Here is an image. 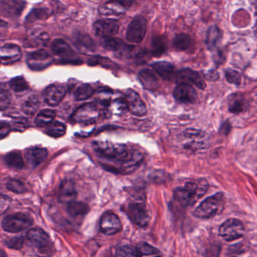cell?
<instances>
[{"label":"cell","mask_w":257,"mask_h":257,"mask_svg":"<svg viewBox=\"0 0 257 257\" xmlns=\"http://www.w3.org/2000/svg\"><path fill=\"white\" fill-rule=\"evenodd\" d=\"M219 233L224 240L232 241L243 237L244 234V227L238 219H228L220 225Z\"/></svg>","instance_id":"ba28073f"},{"label":"cell","mask_w":257,"mask_h":257,"mask_svg":"<svg viewBox=\"0 0 257 257\" xmlns=\"http://www.w3.org/2000/svg\"><path fill=\"white\" fill-rule=\"evenodd\" d=\"M222 37V34L220 29L216 26L210 27L207 30V35H206L205 43L207 48L210 50L214 49L220 41Z\"/></svg>","instance_id":"cb8c5ba5"},{"label":"cell","mask_w":257,"mask_h":257,"mask_svg":"<svg viewBox=\"0 0 257 257\" xmlns=\"http://www.w3.org/2000/svg\"><path fill=\"white\" fill-rule=\"evenodd\" d=\"M124 100L127 104V109L133 115L139 117L147 115V106L138 92L132 89L127 90Z\"/></svg>","instance_id":"30bf717a"},{"label":"cell","mask_w":257,"mask_h":257,"mask_svg":"<svg viewBox=\"0 0 257 257\" xmlns=\"http://www.w3.org/2000/svg\"><path fill=\"white\" fill-rule=\"evenodd\" d=\"M25 241V237L22 236V237H16L10 239V240L6 241V244L11 249H20L23 246Z\"/></svg>","instance_id":"b9f144b4"},{"label":"cell","mask_w":257,"mask_h":257,"mask_svg":"<svg viewBox=\"0 0 257 257\" xmlns=\"http://www.w3.org/2000/svg\"><path fill=\"white\" fill-rule=\"evenodd\" d=\"M207 188L208 185L205 180L187 182L184 186L174 191V198L183 207H189L193 205L198 198L206 193Z\"/></svg>","instance_id":"7a4b0ae2"},{"label":"cell","mask_w":257,"mask_h":257,"mask_svg":"<svg viewBox=\"0 0 257 257\" xmlns=\"http://www.w3.org/2000/svg\"><path fill=\"white\" fill-rule=\"evenodd\" d=\"M204 78L209 81H216L219 79V74L215 70H210L207 73H204Z\"/></svg>","instance_id":"ee69618b"},{"label":"cell","mask_w":257,"mask_h":257,"mask_svg":"<svg viewBox=\"0 0 257 257\" xmlns=\"http://www.w3.org/2000/svg\"><path fill=\"white\" fill-rule=\"evenodd\" d=\"M49 16V12L45 9H36L33 10L28 17L27 22H33L34 21L42 20V19H47Z\"/></svg>","instance_id":"f35d334b"},{"label":"cell","mask_w":257,"mask_h":257,"mask_svg":"<svg viewBox=\"0 0 257 257\" xmlns=\"http://www.w3.org/2000/svg\"><path fill=\"white\" fill-rule=\"evenodd\" d=\"M77 197V191L76 186L72 180H65L61 183L60 186L58 200L60 202L68 204L75 201Z\"/></svg>","instance_id":"ac0fdd59"},{"label":"cell","mask_w":257,"mask_h":257,"mask_svg":"<svg viewBox=\"0 0 257 257\" xmlns=\"http://www.w3.org/2000/svg\"><path fill=\"white\" fill-rule=\"evenodd\" d=\"M175 79L180 83L191 84L195 85L201 90L205 89L207 86L203 76L198 72L194 71L189 68L183 69L177 72Z\"/></svg>","instance_id":"8fae6325"},{"label":"cell","mask_w":257,"mask_h":257,"mask_svg":"<svg viewBox=\"0 0 257 257\" xmlns=\"http://www.w3.org/2000/svg\"><path fill=\"white\" fill-rule=\"evenodd\" d=\"M11 126L5 121H0V139H4L11 132Z\"/></svg>","instance_id":"7bdbcfd3"},{"label":"cell","mask_w":257,"mask_h":257,"mask_svg":"<svg viewBox=\"0 0 257 257\" xmlns=\"http://www.w3.org/2000/svg\"><path fill=\"white\" fill-rule=\"evenodd\" d=\"M27 240L33 246L43 254H49L52 250V242L49 234L40 228H31L26 237Z\"/></svg>","instance_id":"8992f818"},{"label":"cell","mask_w":257,"mask_h":257,"mask_svg":"<svg viewBox=\"0 0 257 257\" xmlns=\"http://www.w3.org/2000/svg\"><path fill=\"white\" fill-rule=\"evenodd\" d=\"M152 67L156 73L164 80L171 81L175 79V67L168 61H159L152 64Z\"/></svg>","instance_id":"ffe728a7"},{"label":"cell","mask_w":257,"mask_h":257,"mask_svg":"<svg viewBox=\"0 0 257 257\" xmlns=\"http://www.w3.org/2000/svg\"><path fill=\"white\" fill-rule=\"evenodd\" d=\"M34 224L30 215L24 213H16L9 215L3 221V228L9 232L16 233L24 231Z\"/></svg>","instance_id":"5b68a950"},{"label":"cell","mask_w":257,"mask_h":257,"mask_svg":"<svg viewBox=\"0 0 257 257\" xmlns=\"http://www.w3.org/2000/svg\"><path fill=\"white\" fill-rule=\"evenodd\" d=\"M10 87L16 92H22L29 89V84L23 76L13 78L10 82Z\"/></svg>","instance_id":"e575fe53"},{"label":"cell","mask_w":257,"mask_h":257,"mask_svg":"<svg viewBox=\"0 0 257 257\" xmlns=\"http://www.w3.org/2000/svg\"><path fill=\"white\" fill-rule=\"evenodd\" d=\"M116 255L120 256H138L136 246L132 245H123L118 247Z\"/></svg>","instance_id":"ab89813d"},{"label":"cell","mask_w":257,"mask_h":257,"mask_svg":"<svg viewBox=\"0 0 257 257\" xmlns=\"http://www.w3.org/2000/svg\"><path fill=\"white\" fill-rule=\"evenodd\" d=\"M10 97V93L7 89L0 85V102L6 101Z\"/></svg>","instance_id":"f6af8a7d"},{"label":"cell","mask_w":257,"mask_h":257,"mask_svg":"<svg viewBox=\"0 0 257 257\" xmlns=\"http://www.w3.org/2000/svg\"><path fill=\"white\" fill-rule=\"evenodd\" d=\"M39 106H40V100L38 97L36 95L31 96L24 103L22 109L27 115H33L37 112Z\"/></svg>","instance_id":"836d02e7"},{"label":"cell","mask_w":257,"mask_h":257,"mask_svg":"<svg viewBox=\"0 0 257 257\" xmlns=\"http://www.w3.org/2000/svg\"><path fill=\"white\" fill-rule=\"evenodd\" d=\"M113 1H116V2L120 3V4L124 6L126 8H128L129 7H131L134 2V0H113Z\"/></svg>","instance_id":"7dc6e473"},{"label":"cell","mask_w":257,"mask_h":257,"mask_svg":"<svg viewBox=\"0 0 257 257\" xmlns=\"http://www.w3.org/2000/svg\"><path fill=\"white\" fill-rule=\"evenodd\" d=\"M73 40H74L75 45L80 50L88 52H95V42L88 34H82L80 32L76 33L73 37Z\"/></svg>","instance_id":"7402d4cb"},{"label":"cell","mask_w":257,"mask_h":257,"mask_svg":"<svg viewBox=\"0 0 257 257\" xmlns=\"http://www.w3.org/2000/svg\"><path fill=\"white\" fill-rule=\"evenodd\" d=\"M7 188L11 192L17 194L25 193L27 192V188L25 183L17 179H11L7 182Z\"/></svg>","instance_id":"8d00e7d4"},{"label":"cell","mask_w":257,"mask_h":257,"mask_svg":"<svg viewBox=\"0 0 257 257\" xmlns=\"http://www.w3.org/2000/svg\"><path fill=\"white\" fill-rule=\"evenodd\" d=\"M47 150L40 147H31L25 152V158L30 166L37 168L43 163L48 157Z\"/></svg>","instance_id":"d6986e66"},{"label":"cell","mask_w":257,"mask_h":257,"mask_svg":"<svg viewBox=\"0 0 257 257\" xmlns=\"http://www.w3.org/2000/svg\"><path fill=\"white\" fill-rule=\"evenodd\" d=\"M111 112L116 115H121L127 110V104L124 99H115L109 104Z\"/></svg>","instance_id":"d590c367"},{"label":"cell","mask_w":257,"mask_h":257,"mask_svg":"<svg viewBox=\"0 0 257 257\" xmlns=\"http://www.w3.org/2000/svg\"><path fill=\"white\" fill-rule=\"evenodd\" d=\"M127 214L132 221L141 228H145L151 219V212L146 204L144 192H138L134 195L127 205Z\"/></svg>","instance_id":"3957f363"},{"label":"cell","mask_w":257,"mask_h":257,"mask_svg":"<svg viewBox=\"0 0 257 257\" xmlns=\"http://www.w3.org/2000/svg\"><path fill=\"white\" fill-rule=\"evenodd\" d=\"M167 49V43L164 37H154L152 41L151 53L153 56L160 57Z\"/></svg>","instance_id":"4dcf8cb0"},{"label":"cell","mask_w":257,"mask_h":257,"mask_svg":"<svg viewBox=\"0 0 257 257\" xmlns=\"http://www.w3.org/2000/svg\"><path fill=\"white\" fill-rule=\"evenodd\" d=\"M66 132L67 127L65 124L58 121H52L46 129V135L52 138H61L65 135Z\"/></svg>","instance_id":"f546056e"},{"label":"cell","mask_w":257,"mask_h":257,"mask_svg":"<svg viewBox=\"0 0 257 257\" xmlns=\"http://www.w3.org/2000/svg\"><path fill=\"white\" fill-rule=\"evenodd\" d=\"M246 106V101L240 96H234L228 103V110L231 113L238 114L243 112Z\"/></svg>","instance_id":"d6a6232c"},{"label":"cell","mask_w":257,"mask_h":257,"mask_svg":"<svg viewBox=\"0 0 257 257\" xmlns=\"http://www.w3.org/2000/svg\"><path fill=\"white\" fill-rule=\"evenodd\" d=\"M94 34L100 38L112 37L118 33L119 27L118 22L115 19H106L97 21L94 24Z\"/></svg>","instance_id":"5bb4252c"},{"label":"cell","mask_w":257,"mask_h":257,"mask_svg":"<svg viewBox=\"0 0 257 257\" xmlns=\"http://www.w3.org/2000/svg\"><path fill=\"white\" fill-rule=\"evenodd\" d=\"M67 94V88L61 84L49 85L44 91L45 102L49 106H55L59 104Z\"/></svg>","instance_id":"9a60e30c"},{"label":"cell","mask_w":257,"mask_h":257,"mask_svg":"<svg viewBox=\"0 0 257 257\" xmlns=\"http://www.w3.org/2000/svg\"><path fill=\"white\" fill-rule=\"evenodd\" d=\"M225 76L228 83L235 85H240L241 76L239 72L232 70V69H228L225 70Z\"/></svg>","instance_id":"60d3db41"},{"label":"cell","mask_w":257,"mask_h":257,"mask_svg":"<svg viewBox=\"0 0 257 257\" xmlns=\"http://www.w3.org/2000/svg\"><path fill=\"white\" fill-rule=\"evenodd\" d=\"M6 163L10 167L22 169L25 168V161L22 157V153L19 151H13L8 153L5 157Z\"/></svg>","instance_id":"f1b7e54d"},{"label":"cell","mask_w":257,"mask_h":257,"mask_svg":"<svg viewBox=\"0 0 257 257\" xmlns=\"http://www.w3.org/2000/svg\"><path fill=\"white\" fill-rule=\"evenodd\" d=\"M102 46L104 49L109 51L117 52H124L129 50L128 46L124 44V42L120 39L113 38V37H107V38L103 39L101 43Z\"/></svg>","instance_id":"603a6c76"},{"label":"cell","mask_w":257,"mask_h":257,"mask_svg":"<svg viewBox=\"0 0 257 257\" xmlns=\"http://www.w3.org/2000/svg\"><path fill=\"white\" fill-rule=\"evenodd\" d=\"M137 252H138V256H143V255H158L159 254V250L156 249L152 245L147 243H141V244L136 246Z\"/></svg>","instance_id":"74e56055"},{"label":"cell","mask_w":257,"mask_h":257,"mask_svg":"<svg viewBox=\"0 0 257 257\" xmlns=\"http://www.w3.org/2000/svg\"><path fill=\"white\" fill-rule=\"evenodd\" d=\"M126 7L120 3L109 0V2L106 3L100 8L101 15L107 18L120 17L124 14L126 10Z\"/></svg>","instance_id":"44dd1931"},{"label":"cell","mask_w":257,"mask_h":257,"mask_svg":"<svg viewBox=\"0 0 257 257\" xmlns=\"http://www.w3.org/2000/svg\"><path fill=\"white\" fill-rule=\"evenodd\" d=\"M147 31V19L141 16H136L128 25L126 38L130 43L140 44L145 38Z\"/></svg>","instance_id":"52a82bcc"},{"label":"cell","mask_w":257,"mask_h":257,"mask_svg":"<svg viewBox=\"0 0 257 257\" xmlns=\"http://www.w3.org/2000/svg\"><path fill=\"white\" fill-rule=\"evenodd\" d=\"M94 88L91 85L88 84H83L75 91V100L77 101L87 100V99L90 98L94 94Z\"/></svg>","instance_id":"1f68e13d"},{"label":"cell","mask_w":257,"mask_h":257,"mask_svg":"<svg viewBox=\"0 0 257 257\" xmlns=\"http://www.w3.org/2000/svg\"><path fill=\"white\" fill-rule=\"evenodd\" d=\"M53 59L47 52L38 51L33 52L28 56V62L30 67L34 70H42L49 67Z\"/></svg>","instance_id":"e0dca14e"},{"label":"cell","mask_w":257,"mask_h":257,"mask_svg":"<svg viewBox=\"0 0 257 257\" xmlns=\"http://www.w3.org/2000/svg\"><path fill=\"white\" fill-rule=\"evenodd\" d=\"M174 97L183 103H193L197 100V93L190 84L180 83L174 91Z\"/></svg>","instance_id":"2e32d148"},{"label":"cell","mask_w":257,"mask_h":257,"mask_svg":"<svg viewBox=\"0 0 257 257\" xmlns=\"http://www.w3.org/2000/svg\"><path fill=\"white\" fill-rule=\"evenodd\" d=\"M140 80L147 89H155L158 86V80L153 71L144 69L139 73Z\"/></svg>","instance_id":"484cf974"},{"label":"cell","mask_w":257,"mask_h":257,"mask_svg":"<svg viewBox=\"0 0 257 257\" xmlns=\"http://www.w3.org/2000/svg\"><path fill=\"white\" fill-rule=\"evenodd\" d=\"M88 211H89L88 206L81 201H76L75 200L67 204V212L73 217L85 216Z\"/></svg>","instance_id":"d4e9b609"},{"label":"cell","mask_w":257,"mask_h":257,"mask_svg":"<svg viewBox=\"0 0 257 257\" xmlns=\"http://www.w3.org/2000/svg\"><path fill=\"white\" fill-rule=\"evenodd\" d=\"M224 204L225 199L223 194L218 192L203 201L194 210V216L201 219H210L222 211Z\"/></svg>","instance_id":"277c9868"},{"label":"cell","mask_w":257,"mask_h":257,"mask_svg":"<svg viewBox=\"0 0 257 257\" xmlns=\"http://www.w3.org/2000/svg\"><path fill=\"white\" fill-rule=\"evenodd\" d=\"M52 50L55 55L61 58V61L72 64H81L80 60L74 59V52L70 45L62 39H57L52 44Z\"/></svg>","instance_id":"4fadbf2b"},{"label":"cell","mask_w":257,"mask_h":257,"mask_svg":"<svg viewBox=\"0 0 257 257\" xmlns=\"http://www.w3.org/2000/svg\"><path fill=\"white\" fill-rule=\"evenodd\" d=\"M56 112L53 109H43L37 115L35 119L36 124L39 127H47L53 121Z\"/></svg>","instance_id":"4316f807"},{"label":"cell","mask_w":257,"mask_h":257,"mask_svg":"<svg viewBox=\"0 0 257 257\" xmlns=\"http://www.w3.org/2000/svg\"><path fill=\"white\" fill-rule=\"evenodd\" d=\"M230 129H231V125H230L229 123L225 122L221 126L220 132L224 134V135H227L228 132H230Z\"/></svg>","instance_id":"bcb514c9"},{"label":"cell","mask_w":257,"mask_h":257,"mask_svg":"<svg viewBox=\"0 0 257 257\" xmlns=\"http://www.w3.org/2000/svg\"><path fill=\"white\" fill-rule=\"evenodd\" d=\"M192 39L186 34H180L176 35L173 40V46L177 52H183L187 50L191 46Z\"/></svg>","instance_id":"83f0119b"},{"label":"cell","mask_w":257,"mask_h":257,"mask_svg":"<svg viewBox=\"0 0 257 257\" xmlns=\"http://www.w3.org/2000/svg\"><path fill=\"white\" fill-rule=\"evenodd\" d=\"M93 149L100 157L113 162L115 167L108 171L118 174H132L143 162V154L124 144H114L109 141H94Z\"/></svg>","instance_id":"6da1fadb"},{"label":"cell","mask_w":257,"mask_h":257,"mask_svg":"<svg viewBox=\"0 0 257 257\" xmlns=\"http://www.w3.org/2000/svg\"><path fill=\"white\" fill-rule=\"evenodd\" d=\"M100 116L98 108L94 103H88L82 105L76 109L73 115L75 122L91 124L96 122Z\"/></svg>","instance_id":"9c48e42d"},{"label":"cell","mask_w":257,"mask_h":257,"mask_svg":"<svg viewBox=\"0 0 257 257\" xmlns=\"http://www.w3.org/2000/svg\"><path fill=\"white\" fill-rule=\"evenodd\" d=\"M100 231L106 235H112L119 232L122 228L119 218L111 212L103 214L100 222Z\"/></svg>","instance_id":"7c38bea8"}]
</instances>
